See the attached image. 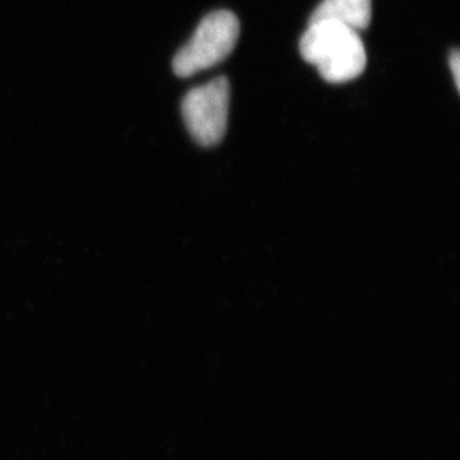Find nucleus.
Returning <instances> with one entry per match:
<instances>
[{
  "label": "nucleus",
  "mask_w": 460,
  "mask_h": 460,
  "mask_svg": "<svg viewBox=\"0 0 460 460\" xmlns=\"http://www.w3.org/2000/svg\"><path fill=\"white\" fill-rule=\"evenodd\" d=\"M300 54L316 66L326 83H348L367 67V52L359 33L332 20L308 22L301 36Z\"/></svg>",
  "instance_id": "obj_1"
},
{
  "label": "nucleus",
  "mask_w": 460,
  "mask_h": 460,
  "mask_svg": "<svg viewBox=\"0 0 460 460\" xmlns=\"http://www.w3.org/2000/svg\"><path fill=\"white\" fill-rule=\"evenodd\" d=\"M239 33V18L234 13L226 9L208 13L191 40L174 56V74L179 78H190L200 70L219 65L235 49Z\"/></svg>",
  "instance_id": "obj_2"
},
{
  "label": "nucleus",
  "mask_w": 460,
  "mask_h": 460,
  "mask_svg": "<svg viewBox=\"0 0 460 460\" xmlns=\"http://www.w3.org/2000/svg\"><path fill=\"white\" fill-rule=\"evenodd\" d=\"M230 83L226 76L194 88L182 102L183 121L201 146H215L226 136L230 111Z\"/></svg>",
  "instance_id": "obj_3"
},
{
  "label": "nucleus",
  "mask_w": 460,
  "mask_h": 460,
  "mask_svg": "<svg viewBox=\"0 0 460 460\" xmlns=\"http://www.w3.org/2000/svg\"><path fill=\"white\" fill-rule=\"evenodd\" d=\"M371 13V0H323L308 22L332 20L359 31L369 26Z\"/></svg>",
  "instance_id": "obj_4"
},
{
  "label": "nucleus",
  "mask_w": 460,
  "mask_h": 460,
  "mask_svg": "<svg viewBox=\"0 0 460 460\" xmlns=\"http://www.w3.org/2000/svg\"><path fill=\"white\" fill-rule=\"evenodd\" d=\"M448 65L452 67L453 78H455L456 88L460 90V54L457 49H453L452 54L448 57Z\"/></svg>",
  "instance_id": "obj_5"
}]
</instances>
